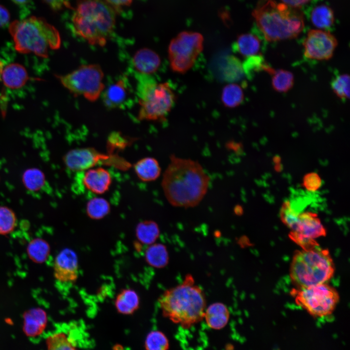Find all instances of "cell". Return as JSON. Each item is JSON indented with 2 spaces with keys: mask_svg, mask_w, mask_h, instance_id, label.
Wrapping results in <instances>:
<instances>
[{
  "mask_svg": "<svg viewBox=\"0 0 350 350\" xmlns=\"http://www.w3.org/2000/svg\"><path fill=\"white\" fill-rule=\"evenodd\" d=\"M230 312L227 306L222 302H214L206 308L204 319L211 329L219 330L228 324Z\"/></svg>",
  "mask_w": 350,
  "mask_h": 350,
  "instance_id": "cell-18",
  "label": "cell"
},
{
  "mask_svg": "<svg viewBox=\"0 0 350 350\" xmlns=\"http://www.w3.org/2000/svg\"><path fill=\"white\" fill-rule=\"evenodd\" d=\"M296 302L315 317L331 315L339 300L337 292L326 283L300 288Z\"/></svg>",
  "mask_w": 350,
  "mask_h": 350,
  "instance_id": "cell-10",
  "label": "cell"
},
{
  "mask_svg": "<svg viewBox=\"0 0 350 350\" xmlns=\"http://www.w3.org/2000/svg\"><path fill=\"white\" fill-rule=\"evenodd\" d=\"M221 101L228 108H234L240 105L244 100V93L241 87L235 83L225 86L222 91Z\"/></svg>",
  "mask_w": 350,
  "mask_h": 350,
  "instance_id": "cell-28",
  "label": "cell"
},
{
  "mask_svg": "<svg viewBox=\"0 0 350 350\" xmlns=\"http://www.w3.org/2000/svg\"><path fill=\"white\" fill-rule=\"evenodd\" d=\"M24 187L31 192L40 190L45 183V176L42 171L37 168L25 170L22 177Z\"/></svg>",
  "mask_w": 350,
  "mask_h": 350,
  "instance_id": "cell-31",
  "label": "cell"
},
{
  "mask_svg": "<svg viewBox=\"0 0 350 350\" xmlns=\"http://www.w3.org/2000/svg\"><path fill=\"white\" fill-rule=\"evenodd\" d=\"M145 260L150 266L155 268H162L168 265L169 252L166 246L161 243L149 245L144 253Z\"/></svg>",
  "mask_w": 350,
  "mask_h": 350,
  "instance_id": "cell-22",
  "label": "cell"
},
{
  "mask_svg": "<svg viewBox=\"0 0 350 350\" xmlns=\"http://www.w3.org/2000/svg\"><path fill=\"white\" fill-rule=\"evenodd\" d=\"M104 76L101 66L97 64L82 65L68 74L56 75L74 96H82L91 102L99 99L105 88Z\"/></svg>",
  "mask_w": 350,
  "mask_h": 350,
  "instance_id": "cell-8",
  "label": "cell"
},
{
  "mask_svg": "<svg viewBox=\"0 0 350 350\" xmlns=\"http://www.w3.org/2000/svg\"><path fill=\"white\" fill-rule=\"evenodd\" d=\"M55 280L63 283L75 282L79 276V263L75 252L70 248H64L56 256L53 263Z\"/></svg>",
  "mask_w": 350,
  "mask_h": 350,
  "instance_id": "cell-14",
  "label": "cell"
},
{
  "mask_svg": "<svg viewBox=\"0 0 350 350\" xmlns=\"http://www.w3.org/2000/svg\"><path fill=\"white\" fill-rule=\"evenodd\" d=\"M210 180L198 161L171 155L161 185L171 205L188 209L197 206L202 201L208 192Z\"/></svg>",
  "mask_w": 350,
  "mask_h": 350,
  "instance_id": "cell-1",
  "label": "cell"
},
{
  "mask_svg": "<svg viewBox=\"0 0 350 350\" xmlns=\"http://www.w3.org/2000/svg\"><path fill=\"white\" fill-rule=\"evenodd\" d=\"M54 11L61 10L64 7L69 6L66 0H43Z\"/></svg>",
  "mask_w": 350,
  "mask_h": 350,
  "instance_id": "cell-41",
  "label": "cell"
},
{
  "mask_svg": "<svg viewBox=\"0 0 350 350\" xmlns=\"http://www.w3.org/2000/svg\"><path fill=\"white\" fill-rule=\"evenodd\" d=\"M116 15L103 0H78L72 17L74 32L89 44L104 47L113 32Z\"/></svg>",
  "mask_w": 350,
  "mask_h": 350,
  "instance_id": "cell-3",
  "label": "cell"
},
{
  "mask_svg": "<svg viewBox=\"0 0 350 350\" xmlns=\"http://www.w3.org/2000/svg\"><path fill=\"white\" fill-rule=\"evenodd\" d=\"M135 234L140 243L149 245L155 243L158 240L160 235V229L155 221L144 220L138 224Z\"/></svg>",
  "mask_w": 350,
  "mask_h": 350,
  "instance_id": "cell-24",
  "label": "cell"
},
{
  "mask_svg": "<svg viewBox=\"0 0 350 350\" xmlns=\"http://www.w3.org/2000/svg\"><path fill=\"white\" fill-rule=\"evenodd\" d=\"M322 184L319 175L316 173L312 172L304 175L303 179V187L308 191H315L319 189Z\"/></svg>",
  "mask_w": 350,
  "mask_h": 350,
  "instance_id": "cell-39",
  "label": "cell"
},
{
  "mask_svg": "<svg viewBox=\"0 0 350 350\" xmlns=\"http://www.w3.org/2000/svg\"><path fill=\"white\" fill-rule=\"evenodd\" d=\"M103 100L109 109L119 107L126 101L128 90L124 80L120 79L103 91Z\"/></svg>",
  "mask_w": 350,
  "mask_h": 350,
  "instance_id": "cell-19",
  "label": "cell"
},
{
  "mask_svg": "<svg viewBox=\"0 0 350 350\" xmlns=\"http://www.w3.org/2000/svg\"><path fill=\"white\" fill-rule=\"evenodd\" d=\"M266 64L261 56L254 55L248 57L246 60L243 64L244 73L246 74H251L252 73L259 70H263Z\"/></svg>",
  "mask_w": 350,
  "mask_h": 350,
  "instance_id": "cell-38",
  "label": "cell"
},
{
  "mask_svg": "<svg viewBox=\"0 0 350 350\" xmlns=\"http://www.w3.org/2000/svg\"><path fill=\"white\" fill-rule=\"evenodd\" d=\"M334 270L329 252L318 245L295 253L290 274L292 281L300 288L327 283L333 276Z\"/></svg>",
  "mask_w": 350,
  "mask_h": 350,
  "instance_id": "cell-7",
  "label": "cell"
},
{
  "mask_svg": "<svg viewBox=\"0 0 350 350\" xmlns=\"http://www.w3.org/2000/svg\"><path fill=\"white\" fill-rule=\"evenodd\" d=\"M326 233V230L317 215L306 211L299 214L297 229L291 230L289 237L302 249H306L318 245L315 239L325 236Z\"/></svg>",
  "mask_w": 350,
  "mask_h": 350,
  "instance_id": "cell-11",
  "label": "cell"
},
{
  "mask_svg": "<svg viewBox=\"0 0 350 350\" xmlns=\"http://www.w3.org/2000/svg\"><path fill=\"white\" fill-rule=\"evenodd\" d=\"M312 24L321 30L326 29L334 23V16L332 9L325 4H320L315 7L311 14Z\"/></svg>",
  "mask_w": 350,
  "mask_h": 350,
  "instance_id": "cell-27",
  "label": "cell"
},
{
  "mask_svg": "<svg viewBox=\"0 0 350 350\" xmlns=\"http://www.w3.org/2000/svg\"><path fill=\"white\" fill-rule=\"evenodd\" d=\"M137 93L139 121L162 122L175 105L176 96L168 82H158L151 75L139 74Z\"/></svg>",
  "mask_w": 350,
  "mask_h": 350,
  "instance_id": "cell-6",
  "label": "cell"
},
{
  "mask_svg": "<svg viewBox=\"0 0 350 350\" xmlns=\"http://www.w3.org/2000/svg\"><path fill=\"white\" fill-rule=\"evenodd\" d=\"M243 211V209H242V207L241 206H237L235 209V212L237 214H242Z\"/></svg>",
  "mask_w": 350,
  "mask_h": 350,
  "instance_id": "cell-45",
  "label": "cell"
},
{
  "mask_svg": "<svg viewBox=\"0 0 350 350\" xmlns=\"http://www.w3.org/2000/svg\"><path fill=\"white\" fill-rule=\"evenodd\" d=\"M134 169L138 177L144 182L157 180L161 172L159 162L153 157H145L140 159L134 164Z\"/></svg>",
  "mask_w": 350,
  "mask_h": 350,
  "instance_id": "cell-21",
  "label": "cell"
},
{
  "mask_svg": "<svg viewBox=\"0 0 350 350\" xmlns=\"http://www.w3.org/2000/svg\"><path fill=\"white\" fill-rule=\"evenodd\" d=\"M267 73L272 75V85L274 89L280 92H286L294 85L293 74L284 70H275L270 68Z\"/></svg>",
  "mask_w": 350,
  "mask_h": 350,
  "instance_id": "cell-29",
  "label": "cell"
},
{
  "mask_svg": "<svg viewBox=\"0 0 350 350\" xmlns=\"http://www.w3.org/2000/svg\"><path fill=\"white\" fill-rule=\"evenodd\" d=\"M331 88L339 98L346 100L350 97V77L341 74L336 76L331 83Z\"/></svg>",
  "mask_w": 350,
  "mask_h": 350,
  "instance_id": "cell-36",
  "label": "cell"
},
{
  "mask_svg": "<svg viewBox=\"0 0 350 350\" xmlns=\"http://www.w3.org/2000/svg\"><path fill=\"white\" fill-rule=\"evenodd\" d=\"M203 37L197 32L184 31L173 38L168 47V56L171 70L184 73L193 66L203 50Z\"/></svg>",
  "mask_w": 350,
  "mask_h": 350,
  "instance_id": "cell-9",
  "label": "cell"
},
{
  "mask_svg": "<svg viewBox=\"0 0 350 350\" xmlns=\"http://www.w3.org/2000/svg\"><path fill=\"white\" fill-rule=\"evenodd\" d=\"M119 156L103 154L94 148H78L69 151L63 157L66 166L73 172H83L94 167L101 161L117 160Z\"/></svg>",
  "mask_w": 350,
  "mask_h": 350,
  "instance_id": "cell-13",
  "label": "cell"
},
{
  "mask_svg": "<svg viewBox=\"0 0 350 350\" xmlns=\"http://www.w3.org/2000/svg\"><path fill=\"white\" fill-rule=\"evenodd\" d=\"M224 69L226 77L230 81L239 80L244 73L243 64L239 59L234 56L227 58Z\"/></svg>",
  "mask_w": 350,
  "mask_h": 350,
  "instance_id": "cell-35",
  "label": "cell"
},
{
  "mask_svg": "<svg viewBox=\"0 0 350 350\" xmlns=\"http://www.w3.org/2000/svg\"><path fill=\"white\" fill-rule=\"evenodd\" d=\"M0 78L6 87L16 89L26 84L29 76L26 69L22 65L12 63L4 66Z\"/></svg>",
  "mask_w": 350,
  "mask_h": 350,
  "instance_id": "cell-17",
  "label": "cell"
},
{
  "mask_svg": "<svg viewBox=\"0 0 350 350\" xmlns=\"http://www.w3.org/2000/svg\"><path fill=\"white\" fill-rule=\"evenodd\" d=\"M140 304L139 295L131 288L122 290L116 296L114 301L117 311L123 315L133 314L139 308Z\"/></svg>",
  "mask_w": 350,
  "mask_h": 350,
  "instance_id": "cell-20",
  "label": "cell"
},
{
  "mask_svg": "<svg viewBox=\"0 0 350 350\" xmlns=\"http://www.w3.org/2000/svg\"><path fill=\"white\" fill-rule=\"evenodd\" d=\"M252 16L269 41L295 38L304 27L303 14L300 11L272 0L258 4Z\"/></svg>",
  "mask_w": 350,
  "mask_h": 350,
  "instance_id": "cell-4",
  "label": "cell"
},
{
  "mask_svg": "<svg viewBox=\"0 0 350 350\" xmlns=\"http://www.w3.org/2000/svg\"><path fill=\"white\" fill-rule=\"evenodd\" d=\"M144 346L147 350H166L169 349V341L161 331L153 330L146 335Z\"/></svg>",
  "mask_w": 350,
  "mask_h": 350,
  "instance_id": "cell-32",
  "label": "cell"
},
{
  "mask_svg": "<svg viewBox=\"0 0 350 350\" xmlns=\"http://www.w3.org/2000/svg\"><path fill=\"white\" fill-rule=\"evenodd\" d=\"M9 31L16 50L20 53L33 52L47 58L49 49L57 50L61 45L58 30L44 19L34 16L21 20H15Z\"/></svg>",
  "mask_w": 350,
  "mask_h": 350,
  "instance_id": "cell-5",
  "label": "cell"
},
{
  "mask_svg": "<svg viewBox=\"0 0 350 350\" xmlns=\"http://www.w3.org/2000/svg\"><path fill=\"white\" fill-rule=\"evenodd\" d=\"M132 63L139 74L151 75L158 70L161 60L158 54L154 51L142 48L135 52Z\"/></svg>",
  "mask_w": 350,
  "mask_h": 350,
  "instance_id": "cell-16",
  "label": "cell"
},
{
  "mask_svg": "<svg viewBox=\"0 0 350 350\" xmlns=\"http://www.w3.org/2000/svg\"><path fill=\"white\" fill-rule=\"evenodd\" d=\"M46 344L49 350H76L77 342L71 332L56 331L46 338Z\"/></svg>",
  "mask_w": 350,
  "mask_h": 350,
  "instance_id": "cell-23",
  "label": "cell"
},
{
  "mask_svg": "<svg viewBox=\"0 0 350 350\" xmlns=\"http://www.w3.org/2000/svg\"><path fill=\"white\" fill-rule=\"evenodd\" d=\"M17 223L14 212L7 207L0 206V234L6 235L12 232Z\"/></svg>",
  "mask_w": 350,
  "mask_h": 350,
  "instance_id": "cell-33",
  "label": "cell"
},
{
  "mask_svg": "<svg viewBox=\"0 0 350 350\" xmlns=\"http://www.w3.org/2000/svg\"><path fill=\"white\" fill-rule=\"evenodd\" d=\"M311 0H281L283 3L287 5L298 8L309 2Z\"/></svg>",
  "mask_w": 350,
  "mask_h": 350,
  "instance_id": "cell-43",
  "label": "cell"
},
{
  "mask_svg": "<svg viewBox=\"0 0 350 350\" xmlns=\"http://www.w3.org/2000/svg\"><path fill=\"white\" fill-rule=\"evenodd\" d=\"M158 302L162 315L184 329H189L204 319L206 295L191 274L179 284L165 290Z\"/></svg>",
  "mask_w": 350,
  "mask_h": 350,
  "instance_id": "cell-2",
  "label": "cell"
},
{
  "mask_svg": "<svg viewBox=\"0 0 350 350\" xmlns=\"http://www.w3.org/2000/svg\"><path fill=\"white\" fill-rule=\"evenodd\" d=\"M116 13H120L124 7L130 6L133 0H103Z\"/></svg>",
  "mask_w": 350,
  "mask_h": 350,
  "instance_id": "cell-40",
  "label": "cell"
},
{
  "mask_svg": "<svg viewBox=\"0 0 350 350\" xmlns=\"http://www.w3.org/2000/svg\"><path fill=\"white\" fill-rule=\"evenodd\" d=\"M13 2H14L15 3L19 5H23L27 4L29 3L31 0H11Z\"/></svg>",
  "mask_w": 350,
  "mask_h": 350,
  "instance_id": "cell-44",
  "label": "cell"
},
{
  "mask_svg": "<svg viewBox=\"0 0 350 350\" xmlns=\"http://www.w3.org/2000/svg\"><path fill=\"white\" fill-rule=\"evenodd\" d=\"M299 214L294 210L289 201L283 202L280 210V217L283 223L291 230H296L298 222Z\"/></svg>",
  "mask_w": 350,
  "mask_h": 350,
  "instance_id": "cell-37",
  "label": "cell"
},
{
  "mask_svg": "<svg viewBox=\"0 0 350 350\" xmlns=\"http://www.w3.org/2000/svg\"><path fill=\"white\" fill-rule=\"evenodd\" d=\"M46 323L47 317L45 312L39 309H34L26 315L24 330L29 335H36L44 329Z\"/></svg>",
  "mask_w": 350,
  "mask_h": 350,
  "instance_id": "cell-25",
  "label": "cell"
},
{
  "mask_svg": "<svg viewBox=\"0 0 350 350\" xmlns=\"http://www.w3.org/2000/svg\"><path fill=\"white\" fill-rule=\"evenodd\" d=\"M10 21V14L8 10L0 5V27L7 25Z\"/></svg>",
  "mask_w": 350,
  "mask_h": 350,
  "instance_id": "cell-42",
  "label": "cell"
},
{
  "mask_svg": "<svg viewBox=\"0 0 350 350\" xmlns=\"http://www.w3.org/2000/svg\"><path fill=\"white\" fill-rule=\"evenodd\" d=\"M28 253L35 261H44L48 256L50 246L47 242L40 238H36L29 243Z\"/></svg>",
  "mask_w": 350,
  "mask_h": 350,
  "instance_id": "cell-34",
  "label": "cell"
},
{
  "mask_svg": "<svg viewBox=\"0 0 350 350\" xmlns=\"http://www.w3.org/2000/svg\"><path fill=\"white\" fill-rule=\"evenodd\" d=\"M110 211L109 202L101 197H95L89 200L86 207V211L89 218L100 220L107 215Z\"/></svg>",
  "mask_w": 350,
  "mask_h": 350,
  "instance_id": "cell-30",
  "label": "cell"
},
{
  "mask_svg": "<svg viewBox=\"0 0 350 350\" xmlns=\"http://www.w3.org/2000/svg\"><path fill=\"white\" fill-rule=\"evenodd\" d=\"M303 45L304 55L306 58L326 60L332 56L337 41L329 32L313 29L308 32Z\"/></svg>",
  "mask_w": 350,
  "mask_h": 350,
  "instance_id": "cell-12",
  "label": "cell"
},
{
  "mask_svg": "<svg viewBox=\"0 0 350 350\" xmlns=\"http://www.w3.org/2000/svg\"><path fill=\"white\" fill-rule=\"evenodd\" d=\"M82 183L88 191L100 195L109 190L112 183V177L106 169L100 167H93L85 171Z\"/></svg>",
  "mask_w": 350,
  "mask_h": 350,
  "instance_id": "cell-15",
  "label": "cell"
},
{
  "mask_svg": "<svg viewBox=\"0 0 350 350\" xmlns=\"http://www.w3.org/2000/svg\"><path fill=\"white\" fill-rule=\"evenodd\" d=\"M260 46L259 38L254 35L247 33L238 36L235 48L240 54L248 57L256 55L260 50Z\"/></svg>",
  "mask_w": 350,
  "mask_h": 350,
  "instance_id": "cell-26",
  "label": "cell"
}]
</instances>
